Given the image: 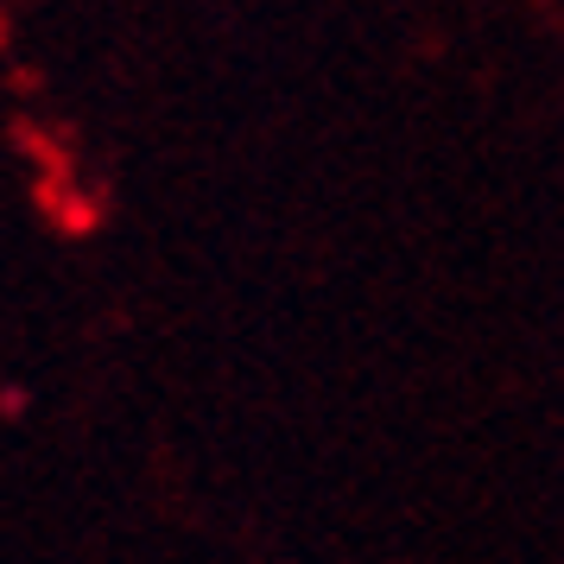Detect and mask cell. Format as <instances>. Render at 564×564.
I'll list each match as a JSON object with an SVG mask.
<instances>
[{"label": "cell", "instance_id": "cell-1", "mask_svg": "<svg viewBox=\"0 0 564 564\" xmlns=\"http://www.w3.org/2000/svg\"><path fill=\"white\" fill-rule=\"evenodd\" d=\"M0 412H26V393L20 387H0Z\"/></svg>", "mask_w": 564, "mask_h": 564}]
</instances>
